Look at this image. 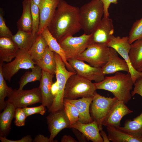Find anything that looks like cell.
<instances>
[{"label":"cell","instance_id":"22","mask_svg":"<svg viewBox=\"0 0 142 142\" xmlns=\"http://www.w3.org/2000/svg\"><path fill=\"white\" fill-rule=\"evenodd\" d=\"M19 48L11 38L0 37V61L9 63L14 59Z\"/></svg>","mask_w":142,"mask_h":142},{"label":"cell","instance_id":"40","mask_svg":"<svg viewBox=\"0 0 142 142\" xmlns=\"http://www.w3.org/2000/svg\"><path fill=\"white\" fill-rule=\"evenodd\" d=\"M104 6V14L103 17L105 18L109 17V13L108 9L111 3L115 4L118 3V0H101Z\"/></svg>","mask_w":142,"mask_h":142},{"label":"cell","instance_id":"5","mask_svg":"<svg viewBox=\"0 0 142 142\" xmlns=\"http://www.w3.org/2000/svg\"><path fill=\"white\" fill-rule=\"evenodd\" d=\"M54 52L56 63L55 75L58 84V91L51 107L48 109L49 113L64 109V90L67 82L71 76L76 73L75 72L69 71L67 69L61 57Z\"/></svg>","mask_w":142,"mask_h":142},{"label":"cell","instance_id":"44","mask_svg":"<svg viewBox=\"0 0 142 142\" xmlns=\"http://www.w3.org/2000/svg\"><path fill=\"white\" fill-rule=\"evenodd\" d=\"M61 142H77V140L70 135H64L61 138Z\"/></svg>","mask_w":142,"mask_h":142},{"label":"cell","instance_id":"11","mask_svg":"<svg viewBox=\"0 0 142 142\" xmlns=\"http://www.w3.org/2000/svg\"><path fill=\"white\" fill-rule=\"evenodd\" d=\"M106 45L109 47H111L115 49L126 62L129 67V72L130 74L134 83L138 79L142 77V71L139 72L135 69L130 62L129 53L131 44L129 42L128 37L121 38L119 36L115 37L113 35Z\"/></svg>","mask_w":142,"mask_h":142},{"label":"cell","instance_id":"19","mask_svg":"<svg viewBox=\"0 0 142 142\" xmlns=\"http://www.w3.org/2000/svg\"><path fill=\"white\" fill-rule=\"evenodd\" d=\"M54 77V75L42 70V75L39 87L42 96V104L46 106L48 109L51 107L54 98L51 91Z\"/></svg>","mask_w":142,"mask_h":142},{"label":"cell","instance_id":"18","mask_svg":"<svg viewBox=\"0 0 142 142\" xmlns=\"http://www.w3.org/2000/svg\"><path fill=\"white\" fill-rule=\"evenodd\" d=\"M70 128L76 129L82 133L88 140L93 142H104L100 135V131L98 123L93 120L92 122L84 124L78 120L70 125Z\"/></svg>","mask_w":142,"mask_h":142},{"label":"cell","instance_id":"1","mask_svg":"<svg viewBox=\"0 0 142 142\" xmlns=\"http://www.w3.org/2000/svg\"><path fill=\"white\" fill-rule=\"evenodd\" d=\"M79 11L78 7L72 6L63 0L60 1L48 27L57 41L73 36L82 29Z\"/></svg>","mask_w":142,"mask_h":142},{"label":"cell","instance_id":"35","mask_svg":"<svg viewBox=\"0 0 142 142\" xmlns=\"http://www.w3.org/2000/svg\"><path fill=\"white\" fill-rule=\"evenodd\" d=\"M128 38L129 42L130 44L135 40L142 38V17L134 23Z\"/></svg>","mask_w":142,"mask_h":142},{"label":"cell","instance_id":"34","mask_svg":"<svg viewBox=\"0 0 142 142\" xmlns=\"http://www.w3.org/2000/svg\"><path fill=\"white\" fill-rule=\"evenodd\" d=\"M32 18V33L34 36H37L40 23L39 9V7L32 0H30Z\"/></svg>","mask_w":142,"mask_h":142},{"label":"cell","instance_id":"37","mask_svg":"<svg viewBox=\"0 0 142 142\" xmlns=\"http://www.w3.org/2000/svg\"><path fill=\"white\" fill-rule=\"evenodd\" d=\"M45 106L41 104L40 105L33 107L23 108L27 117L35 114H39L43 115L46 113Z\"/></svg>","mask_w":142,"mask_h":142},{"label":"cell","instance_id":"4","mask_svg":"<svg viewBox=\"0 0 142 142\" xmlns=\"http://www.w3.org/2000/svg\"><path fill=\"white\" fill-rule=\"evenodd\" d=\"M96 90L94 83L76 73L71 76L67 82L64 98L72 100L93 97Z\"/></svg>","mask_w":142,"mask_h":142},{"label":"cell","instance_id":"28","mask_svg":"<svg viewBox=\"0 0 142 142\" xmlns=\"http://www.w3.org/2000/svg\"><path fill=\"white\" fill-rule=\"evenodd\" d=\"M37 36H34L32 33L18 30L11 38L19 49L28 51L35 41Z\"/></svg>","mask_w":142,"mask_h":142},{"label":"cell","instance_id":"3","mask_svg":"<svg viewBox=\"0 0 142 142\" xmlns=\"http://www.w3.org/2000/svg\"><path fill=\"white\" fill-rule=\"evenodd\" d=\"M104 14L101 0H92L82 6L80 8V20L84 33L91 34L100 23Z\"/></svg>","mask_w":142,"mask_h":142},{"label":"cell","instance_id":"47","mask_svg":"<svg viewBox=\"0 0 142 142\" xmlns=\"http://www.w3.org/2000/svg\"><path fill=\"white\" fill-rule=\"evenodd\" d=\"M33 2L37 5L39 7L41 3L42 0H32Z\"/></svg>","mask_w":142,"mask_h":142},{"label":"cell","instance_id":"26","mask_svg":"<svg viewBox=\"0 0 142 142\" xmlns=\"http://www.w3.org/2000/svg\"><path fill=\"white\" fill-rule=\"evenodd\" d=\"M130 62L133 68L139 72L142 71V38L131 44L129 53Z\"/></svg>","mask_w":142,"mask_h":142},{"label":"cell","instance_id":"24","mask_svg":"<svg viewBox=\"0 0 142 142\" xmlns=\"http://www.w3.org/2000/svg\"><path fill=\"white\" fill-rule=\"evenodd\" d=\"M41 34L46 40L49 48L51 50L58 54L61 57L67 69L69 71L75 72L68 63L63 50L57 40L51 33L48 27L44 29Z\"/></svg>","mask_w":142,"mask_h":142},{"label":"cell","instance_id":"21","mask_svg":"<svg viewBox=\"0 0 142 142\" xmlns=\"http://www.w3.org/2000/svg\"><path fill=\"white\" fill-rule=\"evenodd\" d=\"M93 97H83L78 99H66L73 104L78 109L79 113L78 121L82 123H88L93 121L89 113V107Z\"/></svg>","mask_w":142,"mask_h":142},{"label":"cell","instance_id":"20","mask_svg":"<svg viewBox=\"0 0 142 142\" xmlns=\"http://www.w3.org/2000/svg\"><path fill=\"white\" fill-rule=\"evenodd\" d=\"M106 129L108 138L113 142H142V134L130 133L110 126Z\"/></svg>","mask_w":142,"mask_h":142},{"label":"cell","instance_id":"41","mask_svg":"<svg viewBox=\"0 0 142 142\" xmlns=\"http://www.w3.org/2000/svg\"><path fill=\"white\" fill-rule=\"evenodd\" d=\"M0 140L2 142H32L33 139L30 135H28L22 137L17 140H12L8 139L6 137L0 136Z\"/></svg>","mask_w":142,"mask_h":142},{"label":"cell","instance_id":"14","mask_svg":"<svg viewBox=\"0 0 142 142\" xmlns=\"http://www.w3.org/2000/svg\"><path fill=\"white\" fill-rule=\"evenodd\" d=\"M112 20L103 17L100 23L91 34L92 43L107 44L114 33Z\"/></svg>","mask_w":142,"mask_h":142},{"label":"cell","instance_id":"13","mask_svg":"<svg viewBox=\"0 0 142 142\" xmlns=\"http://www.w3.org/2000/svg\"><path fill=\"white\" fill-rule=\"evenodd\" d=\"M46 118L50 134L49 138L50 142H55L54 139L62 129L70 128V123L64 109L50 113Z\"/></svg>","mask_w":142,"mask_h":142},{"label":"cell","instance_id":"16","mask_svg":"<svg viewBox=\"0 0 142 142\" xmlns=\"http://www.w3.org/2000/svg\"><path fill=\"white\" fill-rule=\"evenodd\" d=\"M61 0H42L39 7L40 23L38 35L48 27Z\"/></svg>","mask_w":142,"mask_h":142},{"label":"cell","instance_id":"39","mask_svg":"<svg viewBox=\"0 0 142 142\" xmlns=\"http://www.w3.org/2000/svg\"><path fill=\"white\" fill-rule=\"evenodd\" d=\"M134 87L131 92L132 96L137 94L142 97V77L138 79L134 83Z\"/></svg>","mask_w":142,"mask_h":142},{"label":"cell","instance_id":"9","mask_svg":"<svg viewBox=\"0 0 142 142\" xmlns=\"http://www.w3.org/2000/svg\"><path fill=\"white\" fill-rule=\"evenodd\" d=\"M7 97V101L16 108H23L35 104L42 103V100L39 88L27 90L13 89Z\"/></svg>","mask_w":142,"mask_h":142},{"label":"cell","instance_id":"6","mask_svg":"<svg viewBox=\"0 0 142 142\" xmlns=\"http://www.w3.org/2000/svg\"><path fill=\"white\" fill-rule=\"evenodd\" d=\"M91 34L84 33L79 37H67L58 42L64 52L67 60L76 59L92 43Z\"/></svg>","mask_w":142,"mask_h":142},{"label":"cell","instance_id":"31","mask_svg":"<svg viewBox=\"0 0 142 142\" xmlns=\"http://www.w3.org/2000/svg\"><path fill=\"white\" fill-rule=\"evenodd\" d=\"M133 119L126 120L123 127L116 128L130 133L142 134V111L140 115Z\"/></svg>","mask_w":142,"mask_h":142},{"label":"cell","instance_id":"42","mask_svg":"<svg viewBox=\"0 0 142 142\" xmlns=\"http://www.w3.org/2000/svg\"><path fill=\"white\" fill-rule=\"evenodd\" d=\"M73 131L79 142H87L88 140L85 136L77 129L72 128Z\"/></svg>","mask_w":142,"mask_h":142},{"label":"cell","instance_id":"36","mask_svg":"<svg viewBox=\"0 0 142 142\" xmlns=\"http://www.w3.org/2000/svg\"><path fill=\"white\" fill-rule=\"evenodd\" d=\"M27 117L22 108H16L15 113L14 121L16 126L20 127L25 125L26 119Z\"/></svg>","mask_w":142,"mask_h":142},{"label":"cell","instance_id":"8","mask_svg":"<svg viewBox=\"0 0 142 142\" xmlns=\"http://www.w3.org/2000/svg\"><path fill=\"white\" fill-rule=\"evenodd\" d=\"M109 47L106 44L92 43L76 59L85 61L92 66L102 68L107 62Z\"/></svg>","mask_w":142,"mask_h":142},{"label":"cell","instance_id":"25","mask_svg":"<svg viewBox=\"0 0 142 142\" xmlns=\"http://www.w3.org/2000/svg\"><path fill=\"white\" fill-rule=\"evenodd\" d=\"M22 15L17 22L18 30L32 33V18L30 0H24L22 2Z\"/></svg>","mask_w":142,"mask_h":142},{"label":"cell","instance_id":"15","mask_svg":"<svg viewBox=\"0 0 142 142\" xmlns=\"http://www.w3.org/2000/svg\"><path fill=\"white\" fill-rule=\"evenodd\" d=\"M133 112L124 103L118 100L112 106L108 114L102 123L105 126L115 127L120 126V121L125 115Z\"/></svg>","mask_w":142,"mask_h":142},{"label":"cell","instance_id":"30","mask_svg":"<svg viewBox=\"0 0 142 142\" xmlns=\"http://www.w3.org/2000/svg\"><path fill=\"white\" fill-rule=\"evenodd\" d=\"M31 71L26 72L21 77L18 83L20 90L28 83L37 81L40 82L42 75V70L38 66L35 65L31 69Z\"/></svg>","mask_w":142,"mask_h":142},{"label":"cell","instance_id":"27","mask_svg":"<svg viewBox=\"0 0 142 142\" xmlns=\"http://www.w3.org/2000/svg\"><path fill=\"white\" fill-rule=\"evenodd\" d=\"M34 62L35 65L39 67L42 70L55 74L56 63L54 52L51 50L48 46L41 58Z\"/></svg>","mask_w":142,"mask_h":142},{"label":"cell","instance_id":"12","mask_svg":"<svg viewBox=\"0 0 142 142\" xmlns=\"http://www.w3.org/2000/svg\"><path fill=\"white\" fill-rule=\"evenodd\" d=\"M67 61L77 74L90 80L99 83L105 78L102 68L92 66L77 59H69Z\"/></svg>","mask_w":142,"mask_h":142},{"label":"cell","instance_id":"32","mask_svg":"<svg viewBox=\"0 0 142 142\" xmlns=\"http://www.w3.org/2000/svg\"><path fill=\"white\" fill-rule=\"evenodd\" d=\"M3 62L0 61V111L5 108L7 104L4 99L10 93L13 89L7 85L3 75L2 70V64Z\"/></svg>","mask_w":142,"mask_h":142},{"label":"cell","instance_id":"45","mask_svg":"<svg viewBox=\"0 0 142 142\" xmlns=\"http://www.w3.org/2000/svg\"><path fill=\"white\" fill-rule=\"evenodd\" d=\"M51 91L52 95L54 98L57 94L58 91V84L57 80L54 83H53L52 85Z\"/></svg>","mask_w":142,"mask_h":142},{"label":"cell","instance_id":"7","mask_svg":"<svg viewBox=\"0 0 142 142\" xmlns=\"http://www.w3.org/2000/svg\"><path fill=\"white\" fill-rule=\"evenodd\" d=\"M35 65L28 51L19 49L13 60L6 63L2 62V72L5 80L10 82L12 77L20 69H31Z\"/></svg>","mask_w":142,"mask_h":142},{"label":"cell","instance_id":"29","mask_svg":"<svg viewBox=\"0 0 142 142\" xmlns=\"http://www.w3.org/2000/svg\"><path fill=\"white\" fill-rule=\"evenodd\" d=\"M48 46L46 40L41 33L38 35L28 52L32 59L35 62L41 58Z\"/></svg>","mask_w":142,"mask_h":142},{"label":"cell","instance_id":"2","mask_svg":"<svg viewBox=\"0 0 142 142\" xmlns=\"http://www.w3.org/2000/svg\"><path fill=\"white\" fill-rule=\"evenodd\" d=\"M96 89L111 92L118 100L127 103L131 98V90L134 83L130 72L126 74L117 72L114 76L105 77L102 81L94 83Z\"/></svg>","mask_w":142,"mask_h":142},{"label":"cell","instance_id":"33","mask_svg":"<svg viewBox=\"0 0 142 142\" xmlns=\"http://www.w3.org/2000/svg\"><path fill=\"white\" fill-rule=\"evenodd\" d=\"M64 109L70 121V125L78 120L79 113L76 107L64 98Z\"/></svg>","mask_w":142,"mask_h":142},{"label":"cell","instance_id":"17","mask_svg":"<svg viewBox=\"0 0 142 142\" xmlns=\"http://www.w3.org/2000/svg\"><path fill=\"white\" fill-rule=\"evenodd\" d=\"M108 60L106 64L102 68L105 75L115 73L120 71L129 72L128 66L124 59L120 58L118 53L114 49L109 47Z\"/></svg>","mask_w":142,"mask_h":142},{"label":"cell","instance_id":"38","mask_svg":"<svg viewBox=\"0 0 142 142\" xmlns=\"http://www.w3.org/2000/svg\"><path fill=\"white\" fill-rule=\"evenodd\" d=\"M0 13V37L11 38L13 35L9 28L6 26L2 13Z\"/></svg>","mask_w":142,"mask_h":142},{"label":"cell","instance_id":"10","mask_svg":"<svg viewBox=\"0 0 142 142\" xmlns=\"http://www.w3.org/2000/svg\"><path fill=\"white\" fill-rule=\"evenodd\" d=\"M118 100L115 97H105L95 92L91 104V113L93 120L97 123L100 131L102 129V123L112 106Z\"/></svg>","mask_w":142,"mask_h":142},{"label":"cell","instance_id":"46","mask_svg":"<svg viewBox=\"0 0 142 142\" xmlns=\"http://www.w3.org/2000/svg\"><path fill=\"white\" fill-rule=\"evenodd\" d=\"M100 133L103 140L104 142H110V141L108 138V136L107 135L103 129L100 131Z\"/></svg>","mask_w":142,"mask_h":142},{"label":"cell","instance_id":"23","mask_svg":"<svg viewBox=\"0 0 142 142\" xmlns=\"http://www.w3.org/2000/svg\"><path fill=\"white\" fill-rule=\"evenodd\" d=\"M6 101V106L0 114V136L1 137H6L9 134L16 109L13 104Z\"/></svg>","mask_w":142,"mask_h":142},{"label":"cell","instance_id":"43","mask_svg":"<svg viewBox=\"0 0 142 142\" xmlns=\"http://www.w3.org/2000/svg\"><path fill=\"white\" fill-rule=\"evenodd\" d=\"M33 142H50L49 138L42 134L37 135L33 140Z\"/></svg>","mask_w":142,"mask_h":142}]
</instances>
